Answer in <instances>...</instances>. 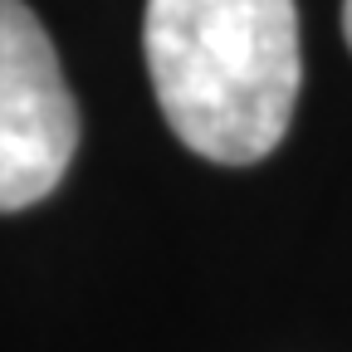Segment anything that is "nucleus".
<instances>
[{
	"mask_svg": "<svg viewBox=\"0 0 352 352\" xmlns=\"http://www.w3.org/2000/svg\"><path fill=\"white\" fill-rule=\"evenodd\" d=\"M142 50L157 103L196 157L250 166L284 142L303 83L294 0H147Z\"/></svg>",
	"mask_w": 352,
	"mask_h": 352,
	"instance_id": "nucleus-1",
	"label": "nucleus"
},
{
	"mask_svg": "<svg viewBox=\"0 0 352 352\" xmlns=\"http://www.w3.org/2000/svg\"><path fill=\"white\" fill-rule=\"evenodd\" d=\"M78 152V108L54 39L25 0H0V215L44 201Z\"/></svg>",
	"mask_w": 352,
	"mask_h": 352,
	"instance_id": "nucleus-2",
	"label": "nucleus"
},
{
	"mask_svg": "<svg viewBox=\"0 0 352 352\" xmlns=\"http://www.w3.org/2000/svg\"><path fill=\"white\" fill-rule=\"evenodd\" d=\"M342 34H347V50H352V0H342Z\"/></svg>",
	"mask_w": 352,
	"mask_h": 352,
	"instance_id": "nucleus-3",
	"label": "nucleus"
}]
</instances>
